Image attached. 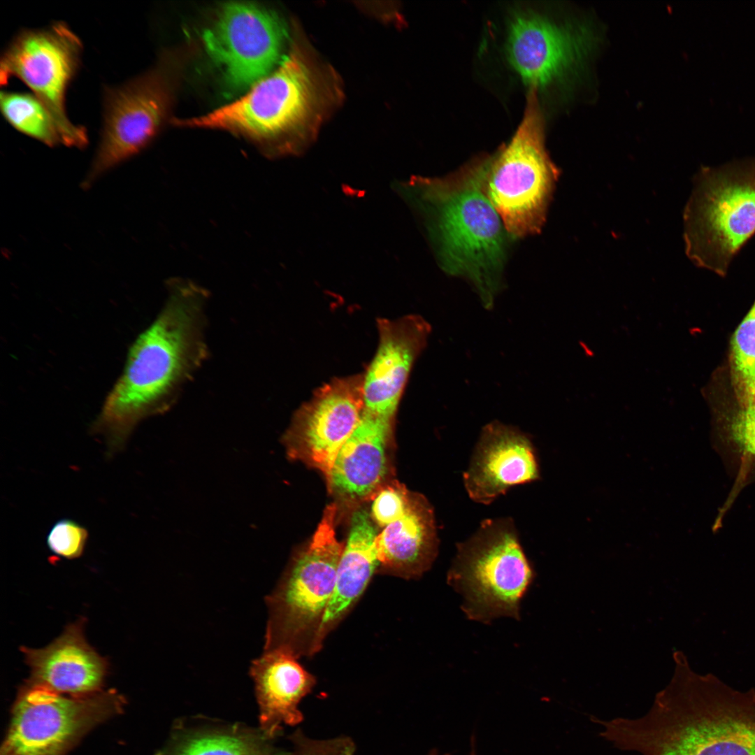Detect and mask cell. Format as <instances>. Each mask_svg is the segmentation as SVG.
Returning a JSON list of instances; mask_svg holds the SVG:
<instances>
[{"instance_id": "25", "label": "cell", "mask_w": 755, "mask_h": 755, "mask_svg": "<svg viewBox=\"0 0 755 755\" xmlns=\"http://www.w3.org/2000/svg\"><path fill=\"white\" fill-rule=\"evenodd\" d=\"M729 363L735 401L755 405V301L733 334Z\"/></svg>"}, {"instance_id": "10", "label": "cell", "mask_w": 755, "mask_h": 755, "mask_svg": "<svg viewBox=\"0 0 755 755\" xmlns=\"http://www.w3.org/2000/svg\"><path fill=\"white\" fill-rule=\"evenodd\" d=\"M288 34L274 11L246 2L219 6L201 34L202 47L224 86L244 92L281 63Z\"/></svg>"}, {"instance_id": "7", "label": "cell", "mask_w": 755, "mask_h": 755, "mask_svg": "<svg viewBox=\"0 0 755 755\" xmlns=\"http://www.w3.org/2000/svg\"><path fill=\"white\" fill-rule=\"evenodd\" d=\"M535 572L510 517L487 519L457 543L447 582L461 595V609L473 621L489 624L501 617L520 619L521 601Z\"/></svg>"}, {"instance_id": "22", "label": "cell", "mask_w": 755, "mask_h": 755, "mask_svg": "<svg viewBox=\"0 0 755 755\" xmlns=\"http://www.w3.org/2000/svg\"><path fill=\"white\" fill-rule=\"evenodd\" d=\"M259 728L241 724L178 723L157 755H291Z\"/></svg>"}, {"instance_id": "14", "label": "cell", "mask_w": 755, "mask_h": 755, "mask_svg": "<svg viewBox=\"0 0 755 755\" xmlns=\"http://www.w3.org/2000/svg\"><path fill=\"white\" fill-rule=\"evenodd\" d=\"M592 44L591 34L584 28L561 26L523 11L511 21L507 54L522 79L538 89L577 68Z\"/></svg>"}, {"instance_id": "26", "label": "cell", "mask_w": 755, "mask_h": 755, "mask_svg": "<svg viewBox=\"0 0 755 755\" xmlns=\"http://www.w3.org/2000/svg\"><path fill=\"white\" fill-rule=\"evenodd\" d=\"M88 539V531L71 519H62L49 531L46 542L52 553L67 559L80 557Z\"/></svg>"}, {"instance_id": "30", "label": "cell", "mask_w": 755, "mask_h": 755, "mask_svg": "<svg viewBox=\"0 0 755 755\" xmlns=\"http://www.w3.org/2000/svg\"><path fill=\"white\" fill-rule=\"evenodd\" d=\"M1 755H8V754L6 752H4L3 751L1 750Z\"/></svg>"}, {"instance_id": "20", "label": "cell", "mask_w": 755, "mask_h": 755, "mask_svg": "<svg viewBox=\"0 0 755 755\" xmlns=\"http://www.w3.org/2000/svg\"><path fill=\"white\" fill-rule=\"evenodd\" d=\"M438 545L433 510L424 497L414 494L405 515L377 536L380 566L398 577L419 578L430 569Z\"/></svg>"}, {"instance_id": "3", "label": "cell", "mask_w": 755, "mask_h": 755, "mask_svg": "<svg viewBox=\"0 0 755 755\" xmlns=\"http://www.w3.org/2000/svg\"><path fill=\"white\" fill-rule=\"evenodd\" d=\"M488 157L412 185L429 217L443 270L468 280L490 309L503 287L509 235L485 192Z\"/></svg>"}, {"instance_id": "19", "label": "cell", "mask_w": 755, "mask_h": 755, "mask_svg": "<svg viewBox=\"0 0 755 755\" xmlns=\"http://www.w3.org/2000/svg\"><path fill=\"white\" fill-rule=\"evenodd\" d=\"M393 420L363 411L326 479L331 492L351 501L374 493L387 473L386 449Z\"/></svg>"}, {"instance_id": "23", "label": "cell", "mask_w": 755, "mask_h": 755, "mask_svg": "<svg viewBox=\"0 0 755 755\" xmlns=\"http://www.w3.org/2000/svg\"><path fill=\"white\" fill-rule=\"evenodd\" d=\"M713 444L734 480L733 489L717 522H721L740 491L755 482V405L734 404L714 411Z\"/></svg>"}, {"instance_id": "28", "label": "cell", "mask_w": 755, "mask_h": 755, "mask_svg": "<svg viewBox=\"0 0 755 755\" xmlns=\"http://www.w3.org/2000/svg\"><path fill=\"white\" fill-rule=\"evenodd\" d=\"M294 744L291 755H352V741L346 738L325 740H312L298 730L290 737Z\"/></svg>"}, {"instance_id": "2", "label": "cell", "mask_w": 755, "mask_h": 755, "mask_svg": "<svg viewBox=\"0 0 755 755\" xmlns=\"http://www.w3.org/2000/svg\"><path fill=\"white\" fill-rule=\"evenodd\" d=\"M600 735L640 755H755V690L679 670L638 719H596Z\"/></svg>"}, {"instance_id": "5", "label": "cell", "mask_w": 755, "mask_h": 755, "mask_svg": "<svg viewBox=\"0 0 755 755\" xmlns=\"http://www.w3.org/2000/svg\"><path fill=\"white\" fill-rule=\"evenodd\" d=\"M688 258L720 277L755 235V158L704 166L683 213Z\"/></svg>"}, {"instance_id": "15", "label": "cell", "mask_w": 755, "mask_h": 755, "mask_svg": "<svg viewBox=\"0 0 755 755\" xmlns=\"http://www.w3.org/2000/svg\"><path fill=\"white\" fill-rule=\"evenodd\" d=\"M379 342L363 373L364 410L394 419L412 366L425 348L430 324L409 315L378 321Z\"/></svg>"}, {"instance_id": "8", "label": "cell", "mask_w": 755, "mask_h": 755, "mask_svg": "<svg viewBox=\"0 0 755 755\" xmlns=\"http://www.w3.org/2000/svg\"><path fill=\"white\" fill-rule=\"evenodd\" d=\"M537 89L530 87L510 141L489 157L484 178L485 192L512 238L540 231L559 175L545 148Z\"/></svg>"}, {"instance_id": "18", "label": "cell", "mask_w": 755, "mask_h": 755, "mask_svg": "<svg viewBox=\"0 0 755 755\" xmlns=\"http://www.w3.org/2000/svg\"><path fill=\"white\" fill-rule=\"evenodd\" d=\"M296 659L282 650L264 651L249 668L259 708V728L272 739L282 733V724L296 726L303 721L299 704L316 683Z\"/></svg>"}, {"instance_id": "4", "label": "cell", "mask_w": 755, "mask_h": 755, "mask_svg": "<svg viewBox=\"0 0 755 755\" xmlns=\"http://www.w3.org/2000/svg\"><path fill=\"white\" fill-rule=\"evenodd\" d=\"M324 89L319 72L294 43L279 66L238 99L175 125L222 129L249 140L268 156L297 150L319 118Z\"/></svg>"}, {"instance_id": "13", "label": "cell", "mask_w": 755, "mask_h": 755, "mask_svg": "<svg viewBox=\"0 0 755 755\" xmlns=\"http://www.w3.org/2000/svg\"><path fill=\"white\" fill-rule=\"evenodd\" d=\"M363 411V374L330 380L294 414L283 436L287 455L318 469L326 480Z\"/></svg>"}, {"instance_id": "16", "label": "cell", "mask_w": 755, "mask_h": 755, "mask_svg": "<svg viewBox=\"0 0 755 755\" xmlns=\"http://www.w3.org/2000/svg\"><path fill=\"white\" fill-rule=\"evenodd\" d=\"M463 477L470 498L484 505L511 487L538 480L539 466L530 437L496 420L486 424Z\"/></svg>"}, {"instance_id": "29", "label": "cell", "mask_w": 755, "mask_h": 755, "mask_svg": "<svg viewBox=\"0 0 755 755\" xmlns=\"http://www.w3.org/2000/svg\"><path fill=\"white\" fill-rule=\"evenodd\" d=\"M426 755H450V754H448V753H444V754H441V753H440V752H439V750H438V749H431V750H430V751H429V752H428V754H426Z\"/></svg>"}, {"instance_id": "17", "label": "cell", "mask_w": 755, "mask_h": 755, "mask_svg": "<svg viewBox=\"0 0 755 755\" xmlns=\"http://www.w3.org/2000/svg\"><path fill=\"white\" fill-rule=\"evenodd\" d=\"M85 623L82 617L69 624L43 648H20L30 668L28 682L68 695H87L101 690L108 664L87 642Z\"/></svg>"}, {"instance_id": "9", "label": "cell", "mask_w": 755, "mask_h": 755, "mask_svg": "<svg viewBox=\"0 0 755 755\" xmlns=\"http://www.w3.org/2000/svg\"><path fill=\"white\" fill-rule=\"evenodd\" d=\"M124 705V698L112 689L66 696L27 682L18 694L1 750L8 755H66Z\"/></svg>"}, {"instance_id": "11", "label": "cell", "mask_w": 755, "mask_h": 755, "mask_svg": "<svg viewBox=\"0 0 755 755\" xmlns=\"http://www.w3.org/2000/svg\"><path fill=\"white\" fill-rule=\"evenodd\" d=\"M82 43L64 22L21 31L3 52L0 82L17 78L46 106L57 127L62 143L82 148L87 144L84 127L73 124L66 110V93L80 62Z\"/></svg>"}, {"instance_id": "24", "label": "cell", "mask_w": 755, "mask_h": 755, "mask_svg": "<svg viewBox=\"0 0 755 755\" xmlns=\"http://www.w3.org/2000/svg\"><path fill=\"white\" fill-rule=\"evenodd\" d=\"M0 106L4 118L16 130L49 146L62 143L52 116L34 94L2 91Z\"/></svg>"}, {"instance_id": "27", "label": "cell", "mask_w": 755, "mask_h": 755, "mask_svg": "<svg viewBox=\"0 0 755 755\" xmlns=\"http://www.w3.org/2000/svg\"><path fill=\"white\" fill-rule=\"evenodd\" d=\"M413 494L399 487H388L382 489L372 504L373 519L384 527L398 520L405 515Z\"/></svg>"}, {"instance_id": "6", "label": "cell", "mask_w": 755, "mask_h": 755, "mask_svg": "<svg viewBox=\"0 0 755 755\" xmlns=\"http://www.w3.org/2000/svg\"><path fill=\"white\" fill-rule=\"evenodd\" d=\"M337 507L328 505L308 545L296 553L275 589L265 597L268 619L264 651L296 657L310 654L333 596L344 549L336 535Z\"/></svg>"}, {"instance_id": "12", "label": "cell", "mask_w": 755, "mask_h": 755, "mask_svg": "<svg viewBox=\"0 0 755 755\" xmlns=\"http://www.w3.org/2000/svg\"><path fill=\"white\" fill-rule=\"evenodd\" d=\"M170 62L163 57L145 73L105 89L101 140L84 186L139 152L157 134L173 98L175 78Z\"/></svg>"}, {"instance_id": "1", "label": "cell", "mask_w": 755, "mask_h": 755, "mask_svg": "<svg viewBox=\"0 0 755 755\" xmlns=\"http://www.w3.org/2000/svg\"><path fill=\"white\" fill-rule=\"evenodd\" d=\"M168 285L164 306L131 346L122 373L91 425L108 456L124 449L142 420L172 406L207 357V292L186 280Z\"/></svg>"}, {"instance_id": "21", "label": "cell", "mask_w": 755, "mask_h": 755, "mask_svg": "<svg viewBox=\"0 0 755 755\" xmlns=\"http://www.w3.org/2000/svg\"><path fill=\"white\" fill-rule=\"evenodd\" d=\"M350 526L338 566L335 589L317 633L319 642L357 601L380 566L376 547L378 533L368 512L364 509L354 512Z\"/></svg>"}]
</instances>
